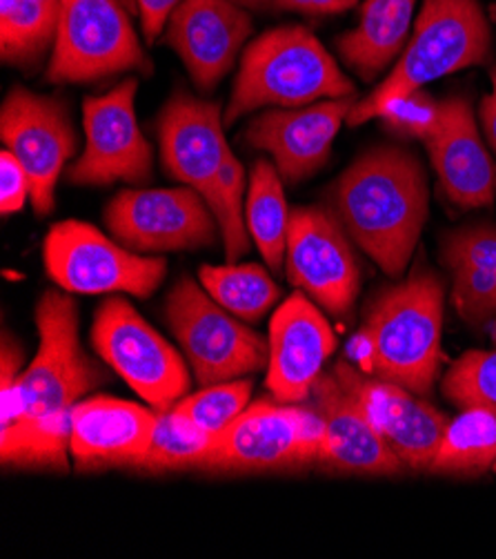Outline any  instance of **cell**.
Listing matches in <instances>:
<instances>
[{
  "label": "cell",
  "mask_w": 496,
  "mask_h": 559,
  "mask_svg": "<svg viewBox=\"0 0 496 559\" xmlns=\"http://www.w3.org/2000/svg\"><path fill=\"white\" fill-rule=\"evenodd\" d=\"M492 83H496V70L492 72Z\"/></svg>",
  "instance_id": "obj_44"
},
{
  "label": "cell",
  "mask_w": 496,
  "mask_h": 559,
  "mask_svg": "<svg viewBox=\"0 0 496 559\" xmlns=\"http://www.w3.org/2000/svg\"><path fill=\"white\" fill-rule=\"evenodd\" d=\"M440 257L450 272L459 267L496 270V226H472L450 233L444 239Z\"/></svg>",
  "instance_id": "obj_32"
},
{
  "label": "cell",
  "mask_w": 496,
  "mask_h": 559,
  "mask_svg": "<svg viewBox=\"0 0 496 559\" xmlns=\"http://www.w3.org/2000/svg\"><path fill=\"white\" fill-rule=\"evenodd\" d=\"M43 261L51 282L74 295L128 293L147 299L168 274L162 257L138 254L83 221L51 226L43 243Z\"/></svg>",
  "instance_id": "obj_6"
},
{
  "label": "cell",
  "mask_w": 496,
  "mask_h": 559,
  "mask_svg": "<svg viewBox=\"0 0 496 559\" xmlns=\"http://www.w3.org/2000/svg\"><path fill=\"white\" fill-rule=\"evenodd\" d=\"M23 350L8 334L0 348V400H3V415H0V428H8L21 417L19 406V379L23 374Z\"/></svg>",
  "instance_id": "obj_33"
},
{
  "label": "cell",
  "mask_w": 496,
  "mask_h": 559,
  "mask_svg": "<svg viewBox=\"0 0 496 559\" xmlns=\"http://www.w3.org/2000/svg\"><path fill=\"white\" fill-rule=\"evenodd\" d=\"M121 3H123L132 14H136V0H121Z\"/></svg>",
  "instance_id": "obj_40"
},
{
  "label": "cell",
  "mask_w": 496,
  "mask_h": 559,
  "mask_svg": "<svg viewBox=\"0 0 496 559\" xmlns=\"http://www.w3.org/2000/svg\"><path fill=\"white\" fill-rule=\"evenodd\" d=\"M70 413L21 419L0 428V462L5 468L68 471Z\"/></svg>",
  "instance_id": "obj_25"
},
{
  "label": "cell",
  "mask_w": 496,
  "mask_h": 559,
  "mask_svg": "<svg viewBox=\"0 0 496 559\" xmlns=\"http://www.w3.org/2000/svg\"><path fill=\"white\" fill-rule=\"evenodd\" d=\"M356 105V96L327 98L305 107L263 111L243 132V141L271 154L283 183L297 186L314 177L329 160L332 143Z\"/></svg>",
  "instance_id": "obj_16"
},
{
  "label": "cell",
  "mask_w": 496,
  "mask_h": 559,
  "mask_svg": "<svg viewBox=\"0 0 496 559\" xmlns=\"http://www.w3.org/2000/svg\"><path fill=\"white\" fill-rule=\"evenodd\" d=\"M492 471H494V473H496V464H494V468H492Z\"/></svg>",
  "instance_id": "obj_45"
},
{
  "label": "cell",
  "mask_w": 496,
  "mask_h": 559,
  "mask_svg": "<svg viewBox=\"0 0 496 559\" xmlns=\"http://www.w3.org/2000/svg\"><path fill=\"white\" fill-rule=\"evenodd\" d=\"M489 23L479 0H423L414 32L392 72L352 107L348 126L378 119L385 105L427 83L487 61Z\"/></svg>",
  "instance_id": "obj_4"
},
{
  "label": "cell",
  "mask_w": 496,
  "mask_h": 559,
  "mask_svg": "<svg viewBox=\"0 0 496 559\" xmlns=\"http://www.w3.org/2000/svg\"><path fill=\"white\" fill-rule=\"evenodd\" d=\"M496 464V417L487 411H461L450 421L427 468L434 475L476 477Z\"/></svg>",
  "instance_id": "obj_26"
},
{
  "label": "cell",
  "mask_w": 496,
  "mask_h": 559,
  "mask_svg": "<svg viewBox=\"0 0 496 559\" xmlns=\"http://www.w3.org/2000/svg\"><path fill=\"white\" fill-rule=\"evenodd\" d=\"M29 194L32 186L25 167L10 150H3L0 154V212L3 216L21 212L29 201Z\"/></svg>",
  "instance_id": "obj_34"
},
{
  "label": "cell",
  "mask_w": 496,
  "mask_h": 559,
  "mask_svg": "<svg viewBox=\"0 0 496 559\" xmlns=\"http://www.w3.org/2000/svg\"><path fill=\"white\" fill-rule=\"evenodd\" d=\"M165 319L198 385L252 377L267 368L269 342L218 306L190 276L170 290Z\"/></svg>",
  "instance_id": "obj_5"
},
{
  "label": "cell",
  "mask_w": 496,
  "mask_h": 559,
  "mask_svg": "<svg viewBox=\"0 0 496 559\" xmlns=\"http://www.w3.org/2000/svg\"><path fill=\"white\" fill-rule=\"evenodd\" d=\"M198 276L201 286L218 306L247 323L263 319L281 297L269 272L256 263L201 265Z\"/></svg>",
  "instance_id": "obj_27"
},
{
  "label": "cell",
  "mask_w": 496,
  "mask_h": 559,
  "mask_svg": "<svg viewBox=\"0 0 496 559\" xmlns=\"http://www.w3.org/2000/svg\"><path fill=\"white\" fill-rule=\"evenodd\" d=\"M234 3L243 5L245 10H263V8H267V0H234Z\"/></svg>",
  "instance_id": "obj_39"
},
{
  "label": "cell",
  "mask_w": 496,
  "mask_h": 559,
  "mask_svg": "<svg viewBox=\"0 0 496 559\" xmlns=\"http://www.w3.org/2000/svg\"><path fill=\"white\" fill-rule=\"evenodd\" d=\"M348 96H356L354 83L307 27H274L243 49L223 121L230 128L256 109H290Z\"/></svg>",
  "instance_id": "obj_3"
},
{
  "label": "cell",
  "mask_w": 496,
  "mask_h": 559,
  "mask_svg": "<svg viewBox=\"0 0 496 559\" xmlns=\"http://www.w3.org/2000/svg\"><path fill=\"white\" fill-rule=\"evenodd\" d=\"M440 390L459 411H487L496 417V350L461 355L444 374Z\"/></svg>",
  "instance_id": "obj_29"
},
{
  "label": "cell",
  "mask_w": 496,
  "mask_h": 559,
  "mask_svg": "<svg viewBox=\"0 0 496 559\" xmlns=\"http://www.w3.org/2000/svg\"><path fill=\"white\" fill-rule=\"evenodd\" d=\"M440 115V100H434L427 92L416 90L406 98H397L385 105L380 111V121L385 130H390L403 139L425 141L436 128Z\"/></svg>",
  "instance_id": "obj_31"
},
{
  "label": "cell",
  "mask_w": 496,
  "mask_h": 559,
  "mask_svg": "<svg viewBox=\"0 0 496 559\" xmlns=\"http://www.w3.org/2000/svg\"><path fill=\"white\" fill-rule=\"evenodd\" d=\"M0 139L25 167L34 212L38 216L51 214L59 179L78 145L70 107L57 96L14 85L0 109Z\"/></svg>",
  "instance_id": "obj_12"
},
{
  "label": "cell",
  "mask_w": 496,
  "mask_h": 559,
  "mask_svg": "<svg viewBox=\"0 0 496 559\" xmlns=\"http://www.w3.org/2000/svg\"><path fill=\"white\" fill-rule=\"evenodd\" d=\"M34 319L38 353L19 379V421L70 413L102 379L81 346L78 310L70 293L47 290Z\"/></svg>",
  "instance_id": "obj_7"
},
{
  "label": "cell",
  "mask_w": 496,
  "mask_h": 559,
  "mask_svg": "<svg viewBox=\"0 0 496 559\" xmlns=\"http://www.w3.org/2000/svg\"><path fill=\"white\" fill-rule=\"evenodd\" d=\"M265 388L281 404H303L337 348V334L303 290L283 301L269 321Z\"/></svg>",
  "instance_id": "obj_18"
},
{
  "label": "cell",
  "mask_w": 496,
  "mask_h": 559,
  "mask_svg": "<svg viewBox=\"0 0 496 559\" xmlns=\"http://www.w3.org/2000/svg\"><path fill=\"white\" fill-rule=\"evenodd\" d=\"M252 397V379H232L201 385L198 393L183 397L174 411L209 432L228 430L245 411Z\"/></svg>",
  "instance_id": "obj_30"
},
{
  "label": "cell",
  "mask_w": 496,
  "mask_h": 559,
  "mask_svg": "<svg viewBox=\"0 0 496 559\" xmlns=\"http://www.w3.org/2000/svg\"><path fill=\"white\" fill-rule=\"evenodd\" d=\"M286 272L290 284L332 317H346L361 290L352 239L327 207L292 210Z\"/></svg>",
  "instance_id": "obj_14"
},
{
  "label": "cell",
  "mask_w": 496,
  "mask_h": 559,
  "mask_svg": "<svg viewBox=\"0 0 496 559\" xmlns=\"http://www.w3.org/2000/svg\"><path fill=\"white\" fill-rule=\"evenodd\" d=\"M416 0H365L354 29L337 40L343 63L370 83L388 70L410 40Z\"/></svg>",
  "instance_id": "obj_23"
},
{
  "label": "cell",
  "mask_w": 496,
  "mask_h": 559,
  "mask_svg": "<svg viewBox=\"0 0 496 559\" xmlns=\"http://www.w3.org/2000/svg\"><path fill=\"white\" fill-rule=\"evenodd\" d=\"M444 282L423 263L401 284L380 290L365 308L348 359L370 377L427 397L440 366Z\"/></svg>",
  "instance_id": "obj_2"
},
{
  "label": "cell",
  "mask_w": 496,
  "mask_h": 559,
  "mask_svg": "<svg viewBox=\"0 0 496 559\" xmlns=\"http://www.w3.org/2000/svg\"><path fill=\"white\" fill-rule=\"evenodd\" d=\"M138 81L128 79L102 96L83 100L85 150L68 167L74 186H143L152 179L154 150L136 121Z\"/></svg>",
  "instance_id": "obj_13"
},
{
  "label": "cell",
  "mask_w": 496,
  "mask_h": 559,
  "mask_svg": "<svg viewBox=\"0 0 496 559\" xmlns=\"http://www.w3.org/2000/svg\"><path fill=\"white\" fill-rule=\"evenodd\" d=\"M134 70L149 66L121 0H61L49 83H96Z\"/></svg>",
  "instance_id": "obj_8"
},
{
  "label": "cell",
  "mask_w": 496,
  "mask_h": 559,
  "mask_svg": "<svg viewBox=\"0 0 496 559\" xmlns=\"http://www.w3.org/2000/svg\"><path fill=\"white\" fill-rule=\"evenodd\" d=\"M438 192L459 210H476L496 199V163L479 134L472 103L465 96L440 100L436 128L423 141Z\"/></svg>",
  "instance_id": "obj_20"
},
{
  "label": "cell",
  "mask_w": 496,
  "mask_h": 559,
  "mask_svg": "<svg viewBox=\"0 0 496 559\" xmlns=\"http://www.w3.org/2000/svg\"><path fill=\"white\" fill-rule=\"evenodd\" d=\"M489 334H492V340L496 342V319H494V323H492V330H489Z\"/></svg>",
  "instance_id": "obj_42"
},
{
  "label": "cell",
  "mask_w": 496,
  "mask_h": 559,
  "mask_svg": "<svg viewBox=\"0 0 496 559\" xmlns=\"http://www.w3.org/2000/svg\"><path fill=\"white\" fill-rule=\"evenodd\" d=\"M158 411L114 397H92L70 411V451L78 471H141Z\"/></svg>",
  "instance_id": "obj_21"
},
{
  "label": "cell",
  "mask_w": 496,
  "mask_h": 559,
  "mask_svg": "<svg viewBox=\"0 0 496 559\" xmlns=\"http://www.w3.org/2000/svg\"><path fill=\"white\" fill-rule=\"evenodd\" d=\"M21 3L43 8V10H49V12H61V0H21Z\"/></svg>",
  "instance_id": "obj_38"
},
{
  "label": "cell",
  "mask_w": 496,
  "mask_h": 559,
  "mask_svg": "<svg viewBox=\"0 0 496 559\" xmlns=\"http://www.w3.org/2000/svg\"><path fill=\"white\" fill-rule=\"evenodd\" d=\"M492 310L496 314V284H494V295H492Z\"/></svg>",
  "instance_id": "obj_41"
},
{
  "label": "cell",
  "mask_w": 496,
  "mask_h": 559,
  "mask_svg": "<svg viewBox=\"0 0 496 559\" xmlns=\"http://www.w3.org/2000/svg\"><path fill=\"white\" fill-rule=\"evenodd\" d=\"M105 226L121 246L138 254H165L214 246L218 221L192 188L125 190L105 207Z\"/></svg>",
  "instance_id": "obj_11"
},
{
  "label": "cell",
  "mask_w": 496,
  "mask_h": 559,
  "mask_svg": "<svg viewBox=\"0 0 496 559\" xmlns=\"http://www.w3.org/2000/svg\"><path fill=\"white\" fill-rule=\"evenodd\" d=\"M481 121H483L485 136L492 150L496 152V83H492V92L481 100Z\"/></svg>",
  "instance_id": "obj_37"
},
{
  "label": "cell",
  "mask_w": 496,
  "mask_h": 559,
  "mask_svg": "<svg viewBox=\"0 0 496 559\" xmlns=\"http://www.w3.org/2000/svg\"><path fill=\"white\" fill-rule=\"evenodd\" d=\"M312 406L325 424L323 468L354 475H397L403 471V464L332 370L323 372L314 383Z\"/></svg>",
  "instance_id": "obj_22"
},
{
  "label": "cell",
  "mask_w": 496,
  "mask_h": 559,
  "mask_svg": "<svg viewBox=\"0 0 496 559\" xmlns=\"http://www.w3.org/2000/svg\"><path fill=\"white\" fill-rule=\"evenodd\" d=\"M283 179L277 165L267 158L256 160L247 183L245 221L267 270L281 272L288 252V233L292 212L286 201Z\"/></svg>",
  "instance_id": "obj_24"
},
{
  "label": "cell",
  "mask_w": 496,
  "mask_h": 559,
  "mask_svg": "<svg viewBox=\"0 0 496 559\" xmlns=\"http://www.w3.org/2000/svg\"><path fill=\"white\" fill-rule=\"evenodd\" d=\"M332 372L403 468L427 471L452 419L412 390L370 377L352 361H337Z\"/></svg>",
  "instance_id": "obj_15"
},
{
  "label": "cell",
  "mask_w": 496,
  "mask_h": 559,
  "mask_svg": "<svg viewBox=\"0 0 496 559\" xmlns=\"http://www.w3.org/2000/svg\"><path fill=\"white\" fill-rule=\"evenodd\" d=\"M218 441L220 432L203 430L174 408L158 413L152 445L141 471H205L211 455L216 453Z\"/></svg>",
  "instance_id": "obj_28"
},
{
  "label": "cell",
  "mask_w": 496,
  "mask_h": 559,
  "mask_svg": "<svg viewBox=\"0 0 496 559\" xmlns=\"http://www.w3.org/2000/svg\"><path fill=\"white\" fill-rule=\"evenodd\" d=\"M359 0H267V8L307 16H332L352 10Z\"/></svg>",
  "instance_id": "obj_36"
},
{
  "label": "cell",
  "mask_w": 496,
  "mask_h": 559,
  "mask_svg": "<svg viewBox=\"0 0 496 559\" xmlns=\"http://www.w3.org/2000/svg\"><path fill=\"white\" fill-rule=\"evenodd\" d=\"M252 27L250 10L234 0H183L162 43L179 53L196 90L211 92L232 72Z\"/></svg>",
  "instance_id": "obj_19"
},
{
  "label": "cell",
  "mask_w": 496,
  "mask_h": 559,
  "mask_svg": "<svg viewBox=\"0 0 496 559\" xmlns=\"http://www.w3.org/2000/svg\"><path fill=\"white\" fill-rule=\"evenodd\" d=\"M325 424L314 406L261 400L220 432L205 471H283L320 466Z\"/></svg>",
  "instance_id": "obj_10"
},
{
  "label": "cell",
  "mask_w": 496,
  "mask_h": 559,
  "mask_svg": "<svg viewBox=\"0 0 496 559\" xmlns=\"http://www.w3.org/2000/svg\"><path fill=\"white\" fill-rule=\"evenodd\" d=\"M325 207L385 274L401 276L427 221V175L408 147L376 145L339 175Z\"/></svg>",
  "instance_id": "obj_1"
},
{
  "label": "cell",
  "mask_w": 496,
  "mask_h": 559,
  "mask_svg": "<svg viewBox=\"0 0 496 559\" xmlns=\"http://www.w3.org/2000/svg\"><path fill=\"white\" fill-rule=\"evenodd\" d=\"M492 19L496 21V3H494V8H492Z\"/></svg>",
  "instance_id": "obj_43"
},
{
  "label": "cell",
  "mask_w": 496,
  "mask_h": 559,
  "mask_svg": "<svg viewBox=\"0 0 496 559\" xmlns=\"http://www.w3.org/2000/svg\"><path fill=\"white\" fill-rule=\"evenodd\" d=\"M92 344L154 411L174 408L190 393V372L181 353L121 299H105L94 314Z\"/></svg>",
  "instance_id": "obj_9"
},
{
  "label": "cell",
  "mask_w": 496,
  "mask_h": 559,
  "mask_svg": "<svg viewBox=\"0 0 496 559\" xmlns=\"http://www.w3.org/2000/svg\"><path fill=\"white\" fill-rule=\"evenodd\" d=\"M223 126L218 103L196 98L183 90L162 105L156 123L162 167L172 179L196 190L205 203L234 154Z\"/></svg>",
  "instance_id": "obj_17"
},
{
  "label": "cell",
  "mask_w": 496,
  "mask_h": 559,
  "mask_svg": "<svg viewBox=\"0 0 496 559\" xmlns=\"http://www.w3.org/2000/svg\"><path fill=\"white\" fill-rule=\"evenodd\" d=\"M183 0H136V16L147 43H154L165 34V27Z\"/></svg>",
  "instance_id": "obj_35"
}]
</instances>
